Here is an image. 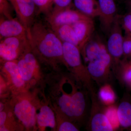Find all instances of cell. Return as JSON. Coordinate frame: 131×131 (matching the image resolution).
I'll return each mask as SVG.
<instances>
[{"label": "cell", "mask_w": 131, "mask_h": 131, "mask_svg": "<svg viewBox=\"0 0 131 131\" xmlns=\"http://www.w3.org/2000/svg\"><path fill=\"white\" fill-rule=\"evenodd\" d=\"M27 35V30L18 18H8L0 15V40Z\"/></svg>", "instance_id": "obj_9"}, {"label": "cell", "mask_w": 131, "mask_h": 131, "mask_svg": "<svg viewBox=\"0 0 131 131\" xmlns=\"http://www.w3.org/2000/svg\"><path fill=\"white\" fill-rule=\"evenodd\" d=\"M76 9L84 15L93 19L99 17L100 8L98 0H74Z\"/></svg>", "instance_id": "obj_15"}, {"label": "cell", "mask_w": 131, "mask_h": 131, "mask_svg": "<svg viewBox=\"0 0 131 131\" xmlns=\"http://www.w3.org/2000/svg\"><path fill=\"white\" fill-rule=\"evenodd\" d=\"M121 30L118 17L116 15L108 33L109 36L106 45L107 49L112 59L113 63L114 62H117L123 54L124 38Z\"/></svg>", "instance_id": "obj_7"}, {"label": "cell", "mask_w": 131, "mask_h": 131, "mask_svg": "<svg viewBox=\"0 0 131 131\" xmlns=\"http://www.w3.org/2000/svg\"></svg>", "instance_id": "obj_32"}, {"label": "cell", "mask_w": 131, "mask_h": 131, "mask_svg": "<svg viewBox=\"0 0 131 131\" xmlns=\"http://www.w3.org/2000/svg\"><path fill=\"white\" fill-rule=\"evenodd\" d=\"M7 1H8V2H10V3L12 2V0H7Z\"/></svg>", "instance_id": "obj_31"}, {"label": "cell", "mask_w": 131, "mask_h": 131, "mask_svg": "<svg viewBox=\"0 0 131 131\" xmlns=\"http://www.w3.org/2000/svg\"><path fill=\"white\" fill-rule=\"evenodd\" d=\"M78 39L80 51L88 41L94 30L93 19L90 18L81 20L71 25Z\"/></svg>", "instance_id": "obj_12"}, {"label": "cell", "mask_w": 131, "mask_h": 131, "mask_svg": "<svg viewBox=\"0 0 131 131\" xmlns=\"http://www.w3.org/2000/svg\"><path fill=\"white\" fill-rule=\"evenodd\" d=\"M13 8L7 0H0V15L8 18L13 17Z\"/></svg>", "instance_id": "obj_21"}, {"label": "cell", "mask_w": 131, "mask_h": 131, "mask_svg": "<svg viewBox=\"0 0 131 131\" xmlns=\"http://www.w3.org/2000/svg\"><path fill=\"white\" fill-rule=\"evenodd\" d=\"M92 106L89 127L92 131H112L114 127L106 114V109L103 110L96 99L95 93L91 94Z\"/></svg>", "instance_id": "obj_6"}, {"label": "cell", "mask_w": 131, "mask_h": 131, "mask_svg": "<svg viewBox=\"0 0 131 131\" xmlns=\"http://www.w3.org/2000/svg\"><path fill=\"white\" fill-rule=\"evenodd\" d=\"M83 61L90 77L98 84L109 79L113 64L106 45L100 39L91 37L81 50Z\"/></svg>", "instance_id": "obj_2"}, {"label": "cell", "mask_w": 131, "mask_h": 131, "mask_svg": "<svg viewBox=\"0 0 131 131\" xmlns=\"http://www.w3.org/2000/svg\"><path fill=\"white\" fill-rule=\"evenodd\" d=\"M64 62L72 70L77 78L90 94L95 93L93 80L82 60L81 51L78 47L69 43L63 42Z\"/></svg>", "instance_id": "obj_3"}, {"label": "cell", "mask_w": 131, "mask_h": 131, "mask_svg": "<svg viewBox=\"0 0 131 131\" xmlns=\"http://www.w3.org/2000/svg\"><path fill=\"white\" fill-rule=\"evenodd\" d=\"M30 45L24 56L17 62L19 71L24 81H28L32 77L37 63L35 55L29 51Z\"/></svg>", "instance_id": "obj_13"}, {"label": "cell", "mask_w": 131, "mask_h": 131, "mask_svg": "<svg viewBox=\"0 0 131 131\" xmlns=\"http://www.w3.org/2000/svg\"><path fill=\"white\" fill-rule=\"evenodd\" d=\"M122 24L127 35L131 37V13L124 16Z\"/></svg>", "instance_id": "obj_23"}, {"label": "cell", "mask_w": 131, "mask_h": 131, "mask_svg": "<svg viewBox=\"0 0 131 131\" xmlns=\"http://www.w3.org/2000/svg\"><path fill=\"white\" fill-rule=\"evenodd\" d=\"M37 7L38 14L47 15L53 8L52 0H33Z\"/></svg>", "instance_id": "obj_20"}, {"label": "cell", "mask_w": 131, "mask_h": 131, "mask_svg": "<svg viewBox=\"0 0 131 131\" xmlns=\"http://www.w3.org/2000/svg\"><path fill=\"white\" fill-rule=\"evenodd\" d=\"M5 108L0 112V127L2 126L6 122L9 116V114L6 111L4 110Z\"/></svg>", "instance_id": "obj_27"}, {"label": "cell", "mask_w": 131, "mask_h": 131, "mask_svg": "<svg viewBox=\"0 0 131 131\" xmlns=\"http://www.w3.org/2000/svg\"><path fill=\"white\" fill-rule=\"evenodd\" d=\"M5 108V105L2 102L0 101V112L4 110Z\"/></svg>", "instance_id": "obj_29"}, {"label": "cell", "mask_w": 131, "mask_h": 131, "mask_svg": "<svg viewBox=\"0 0 131 131\" xmlns=\"http://www.w3.org/2000/svg\"><path fill=\"white\" fill-rule=\"evenodd\" d=\"M14 113L18 119L27 128H31L36 123L35 108L28 101L24 100L15 106Z\"/></svg>", "instance_id": "obj_11"}, {"label": "cell", "mask_w": 131, "mask_h": 131, "mask_svg": "<svg viewBox=\"0 0 131 131\" xmlns=\"http://www.w3.org/2000/svg\"><path fill=\"white\" fill-rule=\"evenodd\" d=\"M11 4L18 18L28 30L37 15V7L33 0H12Z\"/></svg>", "instance_id": "obj_8"}, {"label": "cell", "mask_w": 131, "mask_h": 131, "mask_svg": "<svg viewBox=\"0 0 131 131\" xmlns=\"http://www.w3.org/2000/svg\"><path fill=\"white\" fill-rule=\"evenodd\" d=\"M1 73V71H0ZM6 85L5 84V82L2 79L1 76L0 75V96L2 95L4 92V90L6 88Z\"/></svg>", "instance_id": "obj_28"}, {"label": "cell", "mask_w": 131, "mask_h": 131, "mask_svg": "<svg viewBox=\"0 0 131 131\" xmlns=\"http://www.w3.org/2000/svg\"><path fill=\"white\" fill-rule=\"evenodd\" d=\"M89 18L84 15L77 9L70 7L52 10L46 15L45 20L51 27L63 25H72L77 21Z\"/></svg>", "instance_id": "obj_5"}, {"label": "cell", "mask_w": 131, "mask_h": 131, "mask_svg": "<svg viewBox=\"0 0 131 131\" xmlns=\"http://www.w3.org/2000/svg\"><path fill=\"white\" fill-rule=\"evenodd\" d=\"M27 36L31 49L42 58L55 62H64L63 42L45 20L35 19Z\"/></svg>", "instance_id": "obj_1"}, {"label": "cell", "mask_w": 131, "mask_h": 131, "mask_svg": "<svg viewBox=\"0 0 131 131\" xmlns=\"http://www.w3.org/2000/svg\"><path fill=\"white\" fill-rule=\"evenodd\" d=\"M37 118L38 124L40 127L54 128L56 126L55 114L51 108L48 106H44L41 107Z\"/></svg>", "instance_id": "obj_17"}, {"label": "cell", "mask_w": 131, "mask_h": 131, "mask_svg": "<svg viewBox=\"0 0 131 131\" xmlns=\"http://www.w3.org/2000/svg\"><path fill=\"white\" fill-rule=\"evenodd\" d=\"M124 78L126 82L131 87V63L127 64L125 68Z\"/></svg>", "instance_id": "obj_26"}, {"label": "cell", "mask_w": 131, "mask_h": 131, "mask_svg": "<svg viewBox=\"0 0 131 131\" xmlns=\"http://www.w3.org/2000/svg\"><path fill=\"white\" fill-rule=\"evenodd\" d=\"M51 28L62 42L71 44L79 48L78 39L71 25H63Z\"/></svg>", "instance_id": "obj_16"}, {"label": "cell", "mask_w": 131, "mask_h": 131, "mask_svg": "<svg viewBox=\"0 0 131 131\" xmlns=\"http://www.w3.org/2000/svg\"><path fill=\"white\" fill-rule=\"evenodd\" d=\"M29 45L27 36L11 37L0 40V61H14Z\"/></svg>", "instance_id": "obj_4"}, {"label": "cell", "mask_w": 131, "mask_h": 131, "mask_svg": "<svg viewBox=\"0 0 131 131\" xmlns=\"http://www.w3.org/2000/svg\"><path fill=\"white\" fill-rule=\"evenodd\" d=\"M123 54L131 56V37L127 36L124 39L123 44Z\"/></svg>", "instance_id": "obj_25"}, {"label": "cell", "mask_w": 131, "mask_h": 131, "mask_svg": "<svg viewBox=\"0 0 131 131\" xmlns=\"http://www.w3.org/2000/svg\"><path fill=\"white\" fill-rule=\"evenodd\" d=\"M54 6L53 8L62 9L70 7L72 0H52Z\"/></svg>", "instance_id": "obj_24"}, {"label": "cell", "mask_w": 131, "mask_h": 131, "mask_svg": "<svg viewBox=\"0 0 131 131\" xmlns=\"http://www.w3.org/2000/svg\"><path fill=\"white\" fill-rule=\"evenodd\" d=\"M59 131H78V127L70 121H64L61 122L58 127Z\"/></svg>", "instance_id": "obj_22"}, {"label": "cell", "mask_w": 131, "mask_h": 131, "mask_svg": "<svg viewBox=\"0 0 131 131\" xmlns=\"http://www.w3.org/2000/svg\"><path fill=\"white\" fill-rule=\"evenodd\" d=\"M127 2L129 6L131 8V0H127Z\"/></svg>", "instance_id": "obj_30"}, {"label": "cell", "mask_w": 131, "mask_h": 131, "mask_svg": "<svg viewBox=\"0 0 131 131\" xmlns=\"http://www.w3.org/2000/svg\"><path fill=\"white\" fill-rule=\"evenodd\" d=\"M98 1L101 28L104 32L108 34L116 16V5L114 0H98Z\"/></svg>", "instance_id": "obj_10"}, {"label": "cell", "mask_w": 131, "mask_h": 131, "mask_svg": "<svg viewBox=\"0 0 131 131\" xmlns=\"http://www.w3.org/2000/svg\"><path fill=\"white\" fill-rule=\"evenodd\" d=\"M117 115L119 125L124 127L131 126V104L123 101L117 109Z\"/></svg>", "instance_id": "obj_18"}, {"label": "cell", "mask_w": 131, "mask_h": 131, "mask_svg": "<svg viewBox=\"0 0 131 131\" xmlns=\"http://www.w3.org/2000/svg\"><path fill=\"white\" fill-rule=\"evenodd\" d=\"M0 70L7 75L12 84L17 88L22 86L25 81L21 77L17 63L13 61H0Z\"/></svg>", "instance_id": "obj_14"}, {"label": "cell", "mask_w": 131, "mask_h": 131, "mask_svg": "<svg viewBox=\"0 0 131 131\" xmlns=\"http://www.w3.org/2000/svg\"><path fill=\"white\" fill-rule=\"evenodd\" d=\"M99 98L105 104L113 103L115 100V95L111 87L105 85L102 87L99 93Z\"/></svg>", "instance_id": "obj_19"}]
</instances>
